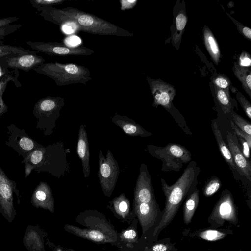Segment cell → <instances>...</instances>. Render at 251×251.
<instances>
[{
    "label": "cell",
    "mask_w": 251,
    "mask_h": 251,
    "mask_svg": "<svg viewBox=\"0 0 251 251\" xmlns=\"http://www.w3.org/2000/svg\"><path fill=\"white\" fill-rule=\"evenodd\" d=\"M39 15L59 25H74L76 29L102 36L131 37L132 33L90 13L67 7L61 9L49 7L41 9Z\"/></svg>",
    "instance_id": "cell-1"
},
{
    "label": "cell",
    "mask_w": 251,
    "mask_h": 251,
    "mask_svg": "<svg viewBox=\"0 0 251 251\" xmlns=\"http://www.w3.org/2000/svg\"><path fill=\"white\" fill-rule=\"evenodd\" d=\"M200 168L196 162L191 160L182 175L173 185H169L163 178H160L166 202L162 218L155 228L153 236L157 237L174 219L183 201L196 189Z\"/></svg>",
    "instance_id": "cell-2"
},
{
    "label": "cell",
    "mask_w": 251,
    "mask_h": 251,
    "mask_svg": "<svg viewBox=\"0 0 251 251\" xmlns=\"http://www.w3.org/2000/svg\"><path fill=\"white\" fill-rule=\"evenodd\" d=\"M53 80L58 86L86 83L92 79L89 69L75 63H44L33 69Z\"/></svg>",
    "instance_id": "cell-3"
},
{
    "label": "cell",
    "mask_w": 251,
    "mask_h": 251,
    "mask_svg": "<svg viewBox=\"0 0 251 251\" xmlns=\"http://www.w3.org/2000/svg\"><path fill=\"white\" fill-rule=\"evenodd\" d=\"M147 151L153 157L162 161L161 171H179L184 164L192 160L190 151L178 144L169 143L165 147L149 145Z\"/></svg>",
    "instance_id": "cell-4"
},
{
    "label": "cell",
    "mask_w": 251,
    "mask_h": 251,
    "mask_svg": "<svg viewBox=\"0 0 251 251\" xmlns=\"http://www.w3.org/2000/svg\"><path fill=\"white\" fill-rule=\"evenodd\" d=\"M231 192L227 189L224 190L216 203L207 222L212 228H219L226 222L236 225L238 223V212Z\"/></svg>",
    "instance_id": "cell-5"
},
{
    "label": "cell",
    "mask_w": 251,
    "mask_h": 251,
    "mask_svg": "<svg viewBox=\"0 0 251 251\" xmlns=\"http://www.w3.org/2000/svg\"><path fill=\"white\" fill-rule=\"evenodd\" d=\"M98 159V177L104 195L110 197L115 187L120 173V168L109 150L107 151L106 157L102 151L100 150Z\"/></svg>",
    "instance_id": "cell-6"
},
{
    "label": "cell",
    "mask_w": 251,
    "mask_h": 251,
    "mask_svg": "<svg viewBox=\"0 0 251 251\" xmlns=\"http://www.w3.org/2000/svg\"><path fill=\"white\" fill-rule=\"evenodd\" d=\"M26 43L33 50L50 56H77L92 55L95 51L84 46H68L56 42H32Z\"/></svg>",
    "instance_id": "cell-7"
},
{
    "label": "cell",
    "mask_w": 251,
    "mask_h": 251,
    "mask_svg": "<svg viewBox=\"0 0 251 251\" xmlns=\"http://www.w3.org/2000/svg\"><path fill=\"white\" fill-rule=\"evenodd\" d=\"M156 202L151 175L147 165L142 163L134 190V202L149 203Z\"/></svg>",
    "instance_id": "cell-8"
},
{
    "label": "cell",
    "mask_w": 251,
    "mask_h": 251,
    "mask_svg": "<svg viewBox=\"0 0 251 251\" xmlns=\"http://www.w3.org/2000/svg\"><path fill=\"white\" fill-rule=\"evenodd\" d=\"M226 135L227 146L231 154L237 172L251 182V161L247 160L243 155L237 136L234 132L227 131Z\"/></svg>",
    "instance_id": "cell-9"
},
{
    "label": "cell",
    "mask_w": 251,
    "mask_h": 251,
    "mask_svg": "<svg viewBox=\"0 0 251 251\" xmlns=\"http://www.w3.org/2000/svg\"><path fill=\"white\" fill-rule=\"evenodd\" d=\"M37 52L0 58V63L9 69L21 70L25 72L34 69L45 63V59L37 55Z\"/></svg>",
    "instance_id": "cell-10"
},
{
    "label": "cell",
    "mask_w": 251,
    "mask_h": 251,
    "mask_svg": "<svg viewBox=\"0 0 251 251\" xmlns=\"http://www.w3.org/2000/svg\"><path fill=\"white\" fill-rule=\"evenodd\" d=\"M151 89L154 97L152 105L163 106L167 110L172 107V101L176 90L172 85L159 80L148 79Z\"/></svg>",
    "instance_id": "cell-11"
},
{
    "label": "cell",
    "mask_w": 251,
    "mask_h": 251,
    "mask_svg": "<svg viewBox=\"0 0 251 251\" xmlns=\"http://www.w3.org/2000/svg\"><path fill=\"white\" fill-rule=\"evenodd\" d=\"M0 212L11 223L14 219L16 212L13 206L12 188L8 181L0 172Z\"/></svg>",
    "instance_id": "cell-12"
},
{
    "label": "cell",
    "mask_w": 251,
    "mask_h": 251,
    "mask_svg": "<svg viewBox=\"0 0 251 251\" xmlns=\"http://www.w3.org/2000/svg\"><path fill=\"white\" fill-rule=\"evenodd\" d=\"M134 207L142 233L144 234L155 222L158 215V204L156 202L149 203L134 202Z\"/></svg>",
    "instance_id": "cell-13"
},
{
    "label": "cell",
    "mask_w": 251,
    "mask_h": 251,
    "mask_svg": "<svg viewBox=\"0 0 251 251\" xmlns=\"http://www.w3.org/2000/svg\"><path fill=\"white\" fill-rule=\"evenodd\" d=\"M65 105L64 98L48 96L41 99L36 104L35 109L40 114L50 117L54 122L60 116V111Z\"/></svg>",
    "instance_id": "cell-14"
},
{
    "label": "cell",
    "mask_w": 251,
    "mask_h": 251,
    "mask_svg": "<svg viewBox=\"0 0 251 251\" xmlns=\"http://www.w3.org/2000/svg\"><path fill=\"white\" fill-rule=\"evenodd\" d=\"M112 122L130 136L149 137L152 133L146 130L133 120L126 116L115 114L111 118Z\"/></svg>",
    "instance_id": "cell-15"
},
{
    "label": "cell",
    "mask_w": 251,
    "mask_h": 251,
    "mask_svg": "<svg viewBox=\"0 0 251 251\" xmlns=\"http://www.w3.org/2000/svg\"><path fill=\"white\" fill-rule=\"evenodd\" d=\"M86 125L81 124L78 131L77 146V152L81 160L82 170L85 178L90 175V153L87 134L85 129Z\"/></svg>",
    "instance_id": "cell-16"
},
{
    "label": "cell",
    "mask_w": 251,
    "mask_h": 251,
    "mask_svg": "<svg viewBox=\"0 0 251 251\" xmlns=\"http://www.w3.org/2000/svg\"><path fill=\"white\" fill-rule=\"evenodd\" d=\"M64 228L74 235L97 243H111L115 241L108 235L99 230L82 229L70 224L65 225Z\"/></svg>",
    "instance_id": "cell-17"
},
{
    "label": "cell",
    "mask_w": 251,
    "mask_h": 251,
    "mask_svg": "<svg viewBox=\"0 0 251 251\" xmlns=\"http://www.w3.org/2000/svg\"><path fill=\"white\" fill-rule=\"evenodd\" d=\"M23 241L29 251H46L42 232L38 227L28 225Z\"/></svg>",
    "instance_id": "cell-18"
},
{
    "label": "cell",
    "mask_w": 251,
    "mask_h": 251,
    "mask_svg": "<svg viewBox=\"0 0 251 251\" xmlns=\"http://www.w3.org/2000/svg\"><path fill=\"white\" fill-rule=\"evenodd\" d=\"M211 128L217 142L219 150L222 157L230 168L233 175L235 176L237 172L233 162L229 149L224 141L217 122L214 119L211 121Z\"/></svg>",
    "instance_id": "cell-19"
},
{
    "label": "cell",
    "mask_w": 251,
    "mask_h": 251,
    "mask_svg": "<svg viewBox=\"0 0 251 251\" xmlns=\"http://www.w3.org/2000/svg\"><path fill=\"white\" fill-rule=\"evenodd\" d=\"M32 204L38 208L41 207L53 213L54 202L51 191L46 184L38 189L34 193L32 201Z\"/></svg>",
    "instance_id": "cell-20"
},
{
    "label": "cell",
    "mask_w": 251,
    "mask_h": 251,
    "mask_svg": "<svg viewBox=\"0 0 251 251\" xmlns=\"http://www.w3.org/2000/svg\"><path fill=\"white\" fill-rule=\"evenodd\" d=\"M233 234L230 229H203L190 232L189 236L208 241H216L221 240L228 235Z\"/></svg>",
    "instance_id": "cell-21"
},
{
    "label": "cell",
    "mask_w": 251,
    "mask_h": 251,
    "mask_svg": "<svg viewBox=\"0 0 251 251\" xmlns=\"http://www.w3.org/2000/svg\"><path fill=\"white\" fill-rule=\"evenodd\" d=\"M200 200L199 190L196 189L187 198L183 208V221L186 224H189L198 207Z\"/></svg>",
    "instance_id": "cell-22"
},
{
    "label": "cell",
    "mask_w": 251,
    "mask_h": 251,
    "mask_svg": "<svg viewBox=\"0 0 251 251\" xmlns=\"http://www.w3.org/2000/svg\"><path fill=\"white\" fill-rule=\"evenodd\" d=\"M19 76V71L17 69H11L10 71L0 78V114L3 113L7 110L2 96L8 82L12 81L17 87L21 86V84L18 81Z\"/></svg>",
    "instance_id": "cell-23"
},
{
    "label": "cell",
    "mask_w": 251,
    "mask_h": 251,
    "mask_svg": "<svg viewBox=\"0 0 251 251\" xmlns=\"http://www.w3.org/2000/svg\"><path fill=\"white\" fill-rule=\"evenodd\" d=\"M203 37L207 50L216 64L219 62L220 57V50L212 33L208 28L203 31Z\"/></svg>",
    "instance_id": "cell-24"
},
{
    "label": "cell",
    "mask_w": 251,
    "mask_h": 251,
    "mask_svg": "<svg viewBox=\"0 0 251 251\" xmlns=\"http://www.w3.org/2000/svg\"><path fill=\"white\" fill-rule=\"evenodd\" d=\"M233 70L235 76L241 82L243 89L251 98V72L250 69L235 63Z\"/></svg>",
    "instance_id": "cell-25"
},
{
    "label": "cell",
    "mask_w": 251,
    "mask_h": 251,
    "mask_svg": "<svg viewBox=\"0 0 251 251\" xmlns=\"http://www.w3.org/2000/svg\"><path fill=\"white\" fill-rule=\"evenodd\" d=\"M111 203L118 215L125 218L128 215L130 202L124 193L114 198Z\"/></svg>",
    "instance_id": "cell-26"
},
{
    "label": "cell",
    "mask_w": 251,
    "mask_h": 251,
    "mask_svg": "<svg viewBox=\"0 0 251 251\" xmlns=\"http://www.w3.org/2000/svg\"><path fill=\"white\" fill-rule=\"evenodd\" d=\"M34 50L25 49L22 47L0 44V58L15 56L20 55L32 53Z\"/></svg>",
    "instance_id": "cell-27"
},
{
    "label": "cell",
    "mask_w": 251,
    "mask_h": 251,
    "mask_svg": "<svg viewBox=\"0 0 251 251\" xmlns=\"http://www.w3.org/2000/svg\"><path fill=\"white\" fill-rule=\"evenodd\" d=\"M217 100L224 114L231 112L232 106L228 92L215 86Z\"/></svg>",
    "instance_id": "cell-28"
},
{
    "label": "cell",
    "mask_w": 251,
    "mask_h": 251,
    "mask_svg": "<svg viewBox=\"0 0 251 251\" xmlns=\"http://www.w3.org/2000/svg\"><path fill=\"white\" fill-rule=\"evenodd\" d=\"M221 185L220 179L216 176H212L204 185L202 189L203 194L206 197L211 196L218 191Z\"/></svg>",
    "instance_id": "cell-29"
},
{
    "label": "cell",
    "mask_w": 251,
    "mask_h": 251,
    "mask_svg": "<svg viewBox=\"0 0 251 251\" xmlns=\"http://www.w3.org/2000/svg\"><path fill=\"white\" fill-rule=\"evenodd\" d=\"M232 122L236 126L247 134L251 135V123L235 112L232 113Z\"/></svg>",
    "instance_id": "cell-30"
},
{
    "label": "cell",
    "mask_w": 251,
    "mask_h": 251,
    "mask_svg": "<svg viewBox=\"0 0 251 251\" xmlns=\"http://www.w3.org/2000/svg\"><path fill=\"white\" fill-rule=\"evenodd\" d=\"M66 0H29L32 7L39 11L41 9L62 4Z\"/></svg>",
    "instance_id": "cell-31"
},
{
    "label": "cell",
    "mask_w": 251,
    "mask_h": 251,
    "mask_svg": "<svg viewBox=\"0 0 251 251\" xmlns=\"http://www.w3.org/2000/svg\"><path fill=\"white\" fill-rule=\"evenodd\" d=\"M177 249L170 242L163 240L155 243L150 247H146L144 251H176Z\"/></svg>",
    "instance_id": "cell-32"
},
{
    "label": "cell",
    "mask_w": 251,
    "mask_h": 251,
    "mask_svg": "<svg viewBox=\"0 0 251 251\" xmlns=\"http://www.w3.org/2000/svg\"><path fill=\"white\" fill-rule=\"evenodd\" d=\"M121 240L126 243H135L137 242L138 236L136 231L133 228L123 231L120 234Z\"/></svg>",
    "instance_id": "cell-33"
},
{
    "label": "cell",
    "mask_w": 251,
    "mask_h": 251,
    "mask_svg": "<svg viewBox=\"0 0 251 251\" xmlns=\"http://www.w3.org/2000/svg\"><path fill=\"white\" fill-rule=\"evenodd\" d=\"M22 26L20 24H11L0 28V44H2L4 38L8 35L13 33Z\"/></svg>",
    "instance_id": "cell-34"
},
{
    "label": "cell",
    "mask_w": 251,
    "mask_h": 251,
    "mask_svg": "<svg viewBox=\"0 0 251 251\" xmlns=\"http://www.w3.org/2000/svg\"><path fill=\"white\" fill-rule=\"evenodd\" d=\"M215 86L228 92V88L230 82L228 78L224 76L219 75L213 80Z\"/></svg>",
    "instance_id": "cell-35"
},
{
    "label": "cell",
    "mask_w": 251,
    "mask_h": 251,
    "mask_svg": "<svg viewBox=\"0 0 251 251\" xmlns=\"http://www.w3.org/2000/svg\"><path fill=\"white\" fill-rule=\"evenodd\" d=\"M237 99L248 117L251 119V105L250 103L240 92H238Z\"/></svg>",
    "instance_id": "cell-36"
},
{
    "label": "cell",
    "mask_w": 251,
    "mask_h": 251,
    "mask_svg": "<svg viewBox=\"0 0 251 251\" xmlns=\"http://www.w3.org/2000/svg\"><path fill=\"white\" fill-rule=\"evenodd\" d=\"M231 127L234 133H235L236 136H238L239 137H241L245 140L247 143H248L249 148H251V135H249L242 131L239 128H238L234 124L232 121H230Z\"/></svg>",
    "instance_id": "cell-37"
},
{
    "label": "cell",
    "mask_w": 251,
    "mask_h": 251,
    "mask_svg": "<svg viewBox=\"0 0 251 251\" xmlns=\"http://www.w3.org/2000/svg\"><path fill=\"white\" fill-rule=\"evenodd\" d=\"M187 23V17L183 12H180L176 18V28L178 31H182Z\"/></svg>",
    "instance_id": "cell-38"
},
{
    "label": "cell",
    "mask_w": 251,
    "mask_h": 251,
    "mask_svg": "<svg viewBox=\"0 0 251 251\" xmlns=\"http://www.w3.org/2000/svg\"><path fill=\"white\" fill-rule=\"evenodd\" d=\"M120 9L122 11L132 9L137 4V0H120Z\"/></svg>",
    "instance_id": "cell-39"
},
{
    "label": "cell",
    "mask_w": 251,
    "mask_h": 251,
    "mask_svg": "<svg viewBox=\"0 0 251 251\" xmlns=\"http://www.w3.org/2000/svg\"><path fill=\"white\" fill-rule=\"evenodd\" d=\"M241 146V152L244 156L248 160H250V149L249 146L247 142L241 137L238 138Z\"/></svg>",
    "instance_id": "cell-40"
},
{
    "label": "cell",
    "mask_w": 251,
    "mask_h": 251,
    "mask_svg": "<svg viewBox=\"0 0 251 251\" xmlns=\"http://www.w3.org/2000/svg\"><path fill=\"white\" fill-rule=\"evenodd\" d=\"M19 144L22 149L26 151L32 150L34 147L33 141L27 137L22 138L19 142Z\"/></svg>",
    "instance_id": "cell-41"
},
{
    "label": "cell",
    "mask_w": 251,
    "mask_h": 251,
    "mask_svg": "<svg viewBox=\"0 0 251 251\" xmlns=\"http://www.w3.org/2000/svg\"><path fill=\"white\" fill-rule=\"evenodd\" d=\"M18 17H9L0 19V28L13 24V23L19 20Z\"/></svg>",
    "instance_id": "cell-42"
},
{
    "label": "cell",
    "mask_w": 251,
    "mask_h": 251,
    "mask_svg": "<svg viewBox=\"0 0 251 251\" xmlns=\"http://www.w3.org/2000/svg\"><path fill=\"white\" fill-rule=\"evenodd\" d=\"M43 158V153L39 150H36L32 153L31 157V161L34 164L40 163Z\"/></svg>",
    "instance_id": "cell-43"
},
{
    "label": "cell",
    "mask_w": 251,
    "mask_h": 251,
    "mask_svg": "<svg viewBox=\"0 0 251 251\" xmlns=\"http://www.w3.org/2000/svg\"><path fill=\"white\" fill-rule=\"evenodd\" d=\"M251 59L247 53H243L240 58V66L246 67L251 66Z\"/></svg>",
    "instance_id": "cell-44"
},
{
    "label": "cell",
    "mask_w": 251,
    "mask_h": 251,
    "mask_svg": "<svg viewBox=\"0 0 251 251\" xmlns=\"http://www.w3.org/2000/svg\"><path fill=\"white\" fill-rule=\"evenodd\" d=\"M238 28L242 34L249 40L251 39V30L250 28L240 25H237Z\"/></svg>",
    "instance_id": "cell-45"
},
{
    "label": "cell",
    "mask_w": 251,
    "mask_h": 251,
    "mask_svg": "<svg viewBox=\"0 0 251 251\" xmlns=\"http://www.w3.org/2000/svg\"><path fill=\"white\" fill-rule=\"evenodd\" d=\"M10 70L11 69L4 67L0 63V78L5 74L9 72Z\"/></svg>",
    "instance_id": "cell-46"
},
{
    "label": "cell",
    "mask_w": 251,
    "mask_h": 251,
    "mask_svg": "<svg viewBox=\"0 0 251 251\" xmlns=\"http://www.w3.org/2000/svg\"><path fill=\"white\" fill-rule=\"evenodd\" d=\"M55 251H63V250L61 248H58L56 249Z\"/></svg>",
    "instance_id": "cell-47"
},
{
    "label": "cell",
    "mask_w": 251,
    "mask_h": 251,
    "mask_svg": "<svg viewBox=\"0 0 251 251\" xmlns=\"http://www.w3.org/2000/svg\"><path fill=\"white\" fill-rule=\"evenodd\" d=\"M66 251H75L72 249H67Z\"/></svg>",
    "instance_id": "cell-48"
},
{
    "label": "cell",
    "mask_w": 251,
    "mask_h": 251,
    "mask_svg": "<svg viewBox=\"0 0 251 251\" xmlns=\"http://www.w3.org/2000/svg\"></svg>",
    "instance_id": "cell-49"
}]
</instances>
